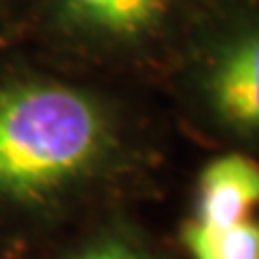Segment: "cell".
<instances>
[{
    "mask_svg": "<svg viewBox=\"0 0 259 259\" xmlns=\"http://www.w3.org/2000/svg\"><path fill=\"white\" fill-rule=\"evenodd\" d=\"M127 153L108 97L46 74L0 78V201L50 207L115 173Z\"/></svg>",
    "mask_w": 259,
    "mask_h": 259,
    "instance_id": "cell-1",
    "label": "cell"
},
{
    "mask_svg": "<svg viewBox=\"0 0 259 259\" xmlns=\"http://www.w3.org/2000/svg\"><path fill=\"white\" fill-rule=\"evenodd\" d=\"M168 56L186 119L259 160V0H197Z\"/></svg>",
    "mask_w": 259,
    "mask_h": 259,
    "instance_id": "cell-2",
    "label": "cell"
},
{
    "mask_svg": "<svg viewBox=\"0 0 259 259\" xmlns=\"http://www.w3.org/2000/svg\"><path fill=\"white\" fill-rule=\"evenodd\" d=\"M197 0H32L26 26L54 50L91 61L168 54Z\"/></svg>",
    "mask_w": 259,
    "mask_h": 259,
    "instance_id": "cell-3",
    "label": "cell"
},
{
    "mask_svg": "<svg viewBox=\"0 0 259 259\" xmlns=\"http://www.w3.org/2000/svg\"><path fill=\"white\" fill-rule=\"evenodd\" d=\"M257 205L259 160L229 149L201 168L188 221L201 229H223L248 218Z\"/></svg>",
    "mask_w": 259,
    "mask_h": 259,
    "instance_id": "cell-4",
    "label": "cell"
},
{
    "mask_svg": "<svg viewBox=\"0 0 259 259\" xmlns=\"http://www.w3.org/2000/svg\"><path fill=\"white\" fill-rule=\"evenodd\" d=\"M182 244L190 259H259V218H242L223 229H201L186 221Z\"/></svg>",
    "mask_w": 259,
    "mask_h": 259,
    "instance_id": "cell-5",
    "label": "cell"
},
{
    "mask_svg": "<svg viewBox=\"0 0 259 259\" xmlns=\"http://www.w3.org/2000/svg\"><path fill=\"white\" fill-rule=\"evenodd\" d=\"M67 259H158L151 250L139 240H132L127 236H119V233H110V236H102L87 246L76 250Z\"/></svg>",
    "mask_w": 259,
    "mask_h": 259,
    "instance_id": "cell-6",
    "label": "cell"
},
{
    "mask_svg": "<svg viewBox=\"0 0 259 259\" xmlns=\"http://www.w3.org/2000/svg\"><path fill=\"white\" fill-rule=\"evenodd\" d=\"M22 3H26V0H0V18H3V15H7V13H11L13 9H18ZM30 3H32V0H28V5H30ZM28 5H26V7H28Z\"/></svg>",
    "mask_w": 259,
    "mask_h": 259,
    "instance_id": "cell-7",
    "label": "cell"
}]
</instances>
